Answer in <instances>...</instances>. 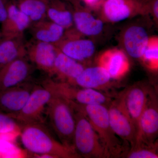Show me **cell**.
<instances>
[{"mask_svg":"<svg viewBox=\"0 0 158 158\" xmlns=\"http://www.w3.org/2000/svg\"><path fill=\"white\" fill-rule=\"evenodd\" d=\"M20 139L27 150L36 155H47L53 158H81L73 148L55 139L43 122L22 126Z\"/></svg>","mask_w":158,"mask_h":158,"instance_id":"6da1fadb","label":"cell"},{"mask_svg":"<svg viewBox=\"0 0 158 158\" xmlns=\"http://www.w3.org/2000/svg\"><path fill=\"white\" fill-rule=\"evenodd\" d=\"M68 101L74 110L82 113L88 118L100 138L108 158L125 157L129 150L127 147L128 146L116 136L112 129L108 106L102 105H80Z\"/></svg>","mask_w":158,"mask_h":158,"instance_id":"7a4b0ae2","label":"cell"},{"mask_svg":"<svg viewBox=\"0 0 158 158\" xmlns=\"http://www.w3.org/2000/svg\"><path fill=\"white\" fill-rule=\"evenodd\" d=\"M46 112L60 142L73 148V141L76 119L74 110L70 103L65 99L53 94Z\"/></svg>","mask_w":158,"mask_h":158,"instance_id":"3957f363","label":"cell"},{"mask_svg":"<svg viewBox=\"0 0 158 158\" xmlns=\"http://www.w3.org/2000/svg\"><path fill=\"white\" fill-rule=\"evenodd\" d=\"M74 110L76 126L73 144L77 153L81 158H108L100 138L88 118Z\"/></svg>","mask_w":158,"mask_h":158,"instance_id":"277c9868","label":"cell"},{"mask_svg":"<svg viewBox=\"0 0 158 158\" xmlns=\"http://www.w3.org/2000/svg\"><path fill=\"white\" fill-rule=\"evenodd\" d=\"M41 85L54 95L78 104L102 105L108 106L112 100L111 96L100 90L79 88L67 82L57 81L49 77L44 80Z\"/></svg>","mask_w":158,"mask_h":158,"instance_id":"5b68a950","label":"cell"},{"mask_svg":"<svg viewBox=\"0 0 158 158\" xmlns=\"http://www.w3.org/2000/svg\"><path fill=\"white\" fill-rule=\"evenodd\" d=\"M108 110L113 131L130 149L132 148L135 144L137 131L126 106L123 91L112 100Z\"/></svg>","mask_w":158,"mask_h":158,"instance_id":"8992f818","label":"cell"},{"mask_svg":"<svg viewBox=\"0 0 158 158\" xmlns=\"http://www.w3.org/2000/svg\"><path fill=\"white\" fill-rule=\"evenodd\" d=\"M52 96L48 88L42 85L36 84L22 109L17 113L9 115L21 126L33 123H43L44 113Z\"/></svg>","mask_w":158,"mask_h":158,"instance_id":"52a82bcc","label":"cell"},{"mask_svg":"<svg viewBox=\"0 0 158 158\" xmlns=\"http://www.w3.org/2000/svg\"><path fill=\"white\" fill-rule=\"evenodd\" d=\"M158 134L157 98L155 91L151 89L146 106L139 119L135 145L140 144L154 145L157 143L156 141Z\"/></svg>","mask_w":158,"mask_h":158,"instance_id":"ba28073f","label":"cell"},{"mask_svg":"<svg viewBox=\"0 0 158 158\" xmlns=\"http://www.w3.org/2000/svg\"><path fill=\"white\" fill-rule=\"evenodd\" d=\"M27 57L37 68L48 75L53 76L54 64L58 48L53 44L34 40L26 43Z\"/></svg>","mask_w":158,"mask_h":158,"instance_id":"9c48e42d","label":"cell"},{"mask_svg":"<svg viewBox=\"0 0 158 158\" xmlns=\"http://www.w3.org/2000/svg\"><path fill=\"white\" fill-rule=\"evenodd\" d=\"M147 6L144 0H106L103 5V12L109 21L118 23L134 15L144 13Z\"/></svg>","mask_w":158,"mask_h":158,"instance_id":"30bf717a","label":"cell"},{"mask_svg":"<svg viewBox=\"0 0 158 158\" xmlns=\"http://www.w3.org/2000/svg\"><path fill=\"white\" fill-rule=\"evenodd\" d=\"M26 57L15 59L0 69V91L29 81L33 67Z\"/></svg>","mask_w":158,"mask_h":158,"instance_id":"8fae6325","label":"cell"},{"mask_svg":"<svg viewBox=\"0 0 158 158\" xmlns=\"http://www.w3.org/2000/svg\"><path fill=\"white\" fill-rule=\"evenodd\" d=\"M36 84L30 81L0 91V111L17 113L23 107Z\"/></svg>","mask_w":158,"mask_h":158,"instance_id":"7c38bea8","label":"cell"},{"mask_svg":"<svg viewBox=\"0 0 158 158\" xmlns=\"http://www.w3.org/2000/svg\"><path fill=\"white\" fill-rule=\"evenodd\" d=\"M151 89L143 84H136L123 91L125 104L138 131L139 119L145 109Z\"/></svg>","mask_w":158,"mask_h":158,"instance_id":"4fadbf2b","label":"cell"},{"mask_svg":"<svg viewBox=\"0 0 158 158\" xmlns=\"http://www.w3.org/2000/svg\"><path fill=\"white\" fill-rule=\"evenodd\" d=\"M7 19L2 24L1 33L3 38L23 37L31 24V20L18 8L12 0L7 1Z\"/></svg>","mask_w":158,"mask_h":158,"instance_id":"5bb4252c","label":"cell"},{"mask_svg":"<svg viewBox=\"0 0 158 158\" xmlns=\"http://www.w3.org/2000/svg\"><path fill=\"white\" fill-rule=\"evenodd\" d=\"M55 45L63 53L80 62L86 61L93 56L95 45L91 40L81 39L73 34H67Z\"/></svg>","mask_w":158,"mask_h":158,"instance_id":"9a60e30c","label":"cell"},{"mask_svg":"<svg viewBox=\"0 0 158 158\" xmlns=\"http://www.w3.org/2000/svg\"><path fill=\"white\" fill-rule=\"evenodd\" d=\"M146 29L142 26L134 25L126 29L123 36V48L132 58L141 59L149 40Z\"/></svg>","mask_w":158,"mask_h":158,"instance_id":"2e32d148","label":"cell"},{"mask_svg":"<svg viewBox=\"0 0 158 158\" xmlns=\"http://www.w3.org/2000/svg\"><path fill=\"white\" fill-rule=\"evenodd\" d=\"M111 79L107 70L98 65L84 69L72 85L101 91L107 87Z\"/></svg>","mask_w":158,"mask_h":158,"instance_id":"e0dca14e","label":"cell"},{"mask_svg":"<svg viewBox=\"0 0 158 158\" xmlns=\"http://www.w3.org/2000/svg\"><path fill=\"white\" fill-rule=\"evenodd\" d=\"M85 68L81 62L68 56L58 48L53 76H56L60 81L67 82L72 85Z\"/></svg>","mask_w":158,"mask_h":158,"instance_id":"ac0fdd59","label":"cell"},{"mask_svg":"<svg viewBox=\"0 0 158 158\" xmlns=\"http://www.w3.org/2000/svg\"><path fill=\"white\" fill-rule=\"evenodd\" d=\"M75 5L73 11V23L77 31L85 36L98 35L103 30L104 23L101 20L97 19L89 11L82 9L75 0H72Z\"/></svg>","mask_w":158,"mask_h":158,"instance_id":"d6986e66","label":"cell"},{"mask_svg":"<svg viewBox=\"0 0 158 158\" xmlns=\"http://www.w3.org/2000/svg\"><path fill=\"white\" fill-rule=\"evenodd\" d=\"M30 28L34 40L56 44L64 37L65 29L50 20H42L31 23Z\"/></svg>","mask_w":158,"mask_h":158,"instance_id":"ffe728a7","label":"cell"},{"mask_svg":"<svg viewBox=\"0 0 158 158\" xmlns=\"http://www.w3.org/2000/svg\"><path fill=\"white\" fill-rule=\"evenodd\" d=\"M99 65L104 67L112 79H118L128 69V61L122 51L112 49L105 52L99 59Z\"/></svg>","mask_w":158,"mask_h":158,"instance_id":"44dd1931","label":"cell"},{"mask_svg":"<svg viewBox=\"0 0 158 158\" xmlns=\"http://www.w3.org/2000/svg\"><path fill=\"white\" fill-rule=\"evenodd\" d=\"M23 37L3 38L0 42V69L15 59L27 57Z\"/></svg>","mask_w":158,"mask_h":158,"instance_id":"7402d4cb","label":"cell"},{"mask_svg":"<svg viewBox=\"0 0 158 158\" xmlns=\"http://www.w3.org/2000/svg\"><path fill=\"white\" fill-rule=\"evenodd\" d=\"M47 18L53 22L68 29L73 24V14L62 0H49Z\"/></svg>","mask_w":158,"mask_h":158,"instance_id":"603a6c76","label":"cell"},{"mask_svg":"<svg viewBox=\"0 0 158 158\" xmlns=\"http://www.w3.org/2000/svg\"><path fill=\"white\" fill-rule=\"evenodd\" d=\"M18 8L31 20V23L47 18L49 0H12Z\"/></svg>","mask_w":158,"mask_h":158,"instance_id":"cb8c5ba5","label":"cell"},{"mask_svg":"<svg viewBox=\"0 0 158 158\" xmlns=\"http://www.w3.org/2000/svg\"><path fill=\"white\" fill-rule=\"evenodd\" d=\"M158 143L153 145L137 144L130 148L125 156L127 158H158Z\"/></svg>","mask_w":158,"mask_h":158,"instance_id":"d4e9b609","label":"cell"},{"mask_svg":"<svg viewBox=\"0 0 158 158\" xmlns=\"http://www.w3.org/2000/svg\"><path fill=\"white\" fill-rule=\"evenodd\" d=\"M148 67L152 69L158 68V40L156 37L149 38L147 47L141 58Z\"/></svg>","mask_w":158,"mask_h":158,"instance_id":"484cf974","label":"cell"},{"mask_svg":"<svg viewBox=\"0 0 158 158\" xmlns=\"http://www.w3.org/2000/svg\"><path fill=\"white\" fill-rule=\"evenodd\" d=\"M19 128V125L14 118L0 111V134L12 133Z\"/></svg>","mask_w":158,"mask_h":158,"instance_id":"4316f807","label":"cell"},{"mask_svg":"<svg viewBox=\"0 0 158 158\" xmlns=\"http://www.w3.org/2000/svg\"><path fill=\"white\" fill-rule=\"evenodd\" d=\"M102 0H83L86 5L90 7H95L98 6Z\"/></svg>","mask_w":158,"mask_h":158,"instance_id":"83f0119b","label":"cell"},{"mask_svg":"<svg viewBox=\"0 0 158 158\" xmlns=\"http://www.w3.org/2000/svg\"><path fill=\"white\" fill-rule=\"evenodd\" d=\"M7 1H8V0H0V6L3 5V4L7 2Z\"/></svg>","mask_w":158,"mask_h":158,"instance_id":"f1b7e54d","label":"cell"},{"mask_svg":"<svg viewBox=\"0 0 158 158\" xmlns=\"http://www.w3.org/2000/svg\"><path fill=\"white\" fill-rule=\"evenodd\" d=\"M1 37H2V34H1V32H0V39H1Z\"/></svg>","mask_w":158,"mask_h":158,"instance_id":"f546056e","label":"cell"}]
</instances>
